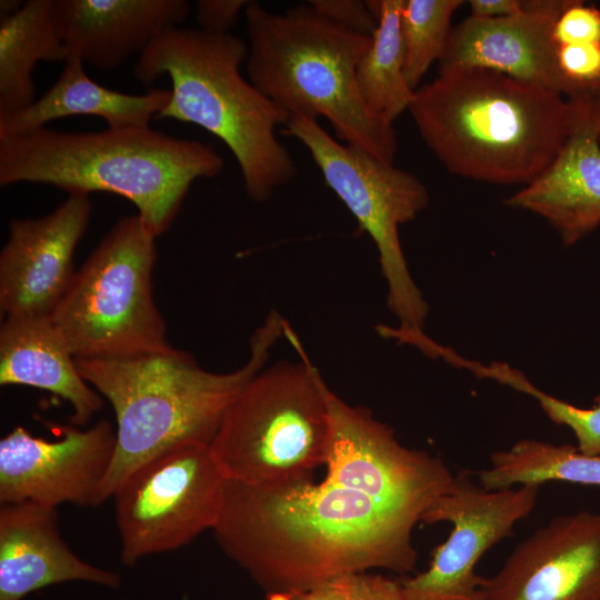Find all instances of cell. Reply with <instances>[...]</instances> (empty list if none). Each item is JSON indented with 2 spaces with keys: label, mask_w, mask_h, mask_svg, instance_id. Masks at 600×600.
<instances>
[{
  "label": "cell",
  "mask_w": 600,
  "mask_h": 600,
  "mask_svg": "<svg viewBox=\"0 0 600 600\" xmlns=\"http://www.w3.org/2000/svg\"><path fill=\"white\" fill-rule=\"evenodd\" d=\"M273 600H406L402 582L367 571L342 573Z\"/></svg>",
  "instance_id": "4316f807"
},
{
  "label": "cell",
  "mask_w": 600,
  "mask_h": 600,
  "mask_svg": "<svg viewBox=\"0 0 600 600\" xmlns=\"http://www.w3.org/2000/svg\"><path fill=\"white\" fill-rule=\"evenodd\" d=\"M83 64L79 58H67L58 80L38 100L16 112L0 114V140L70 116H96L110 129L146 127L171 99V91L166 89L142 94L108 89L91 80Z\"/></svg>",
  "instance_id": "44dd1931"
},
{
  "label": "cell",
  "mask_w": 600,
  "mask_h": 600,
  "mask_svg": "<svg viewBox=\"0 0 600 600\" xmlns=\"http://www.w3.org/2000/svg\"><path fill=\"white\" fill-rule=\"evenodd\" d=\"M249 46L231 33L173 27L140 54L134 77L143 84L171 80V99L156 119L193 123L220 139L236 158L248 196L266 201L297 173L276 130L289 114L243 79Z\"/></svg>",
  "instance_id": "5b68a950"
},
{
  "label": "cell",
  "mask_w": 600,
  "mask_h": 600,
  "mask_svg": "<svg viewBox=\"0 0 600 600\" xmlns=\"http://www.w3.org/2000/svg\"><path fill=\"white\" fill-rule=\"evenodd\" d=\"M156 236L139 214L117 221L50 314L76 359H126L171 347L152 296Z\"/></svg>",
  "instance_id": "ba28073f"
},
{
  "label": "cell",
  "mask_w": 600,
  "mask_h": 600,
  "mask_svg": "<svg viewBox=\"0 0 600 600\" xmlns=\"http://www.w3.org/2000/svg\"><path fill=\"white\" fill-rule=\"evenodd\" d=\"M189 12L184 0H53L52 4L66 60L76 57L103 70L141 54Z\"/></svg>",
  "instance_id": "ac0fdd59"
},
{
  "label": "cell",
  "mask_w": 600,
  "mask_h": 600,
  "mask_svg": "<svg viewBox=\"0 0 600 600\" xmlns=\"http://www.w3.org/2000/svg\"><path fill=\"white\" fill-rule=\"evenodd\" d=\"M227 481L209 444L181 446L139 467L112 496L122 563L132 567L212 530Z\"/></svg>",
  "instance_id": "30bf717a"
},
{
  "label": "cell",
  "mask_w": 600,
  "mask_h": 600,
  "mask_svg": "<svg viewBox=\"0 0 600 600\" xmlns=\"http://www.w3.org/2000/svg\"><path fill=\"white\" fill-rule=\"evenodd\" d=\"M568 99L572 121L561 149L504 203L540 216L570 247L600 226V99L596 92Z\"/></svg>",
  "instance_id": "e0dca14e"
},
{
  "label": "cell",
  "mask_w": 600,
  "mask_h": 600,
  "mask_svg": "<svg viewBox=\"0 0 600 600\" xmlns=\"http://www.w3.org/2000/svg\"><path fill=\"white\" fill-rule=\"evenodd\" d=\"M482 377L534 398L553 423L571 429L580 452L600 457V393L594 397V404L591 408L576 407L546 393L531 383L521 371L499 361L484 366Z\"/></svg>",
  "instance_id": "484cf974"
},
{
  "label": "cell",
  "mask_w": 600,
  "mask_h": 600,
  "mask_svg": "<svg viewBox=\"0 0 600 600\" xmlns=\"http://www.w3.org/2000/svg\"><path fill=\"white\" fill-rule=\"evenodd\" d=\"M570 0H526L520 13L469 16L456 24L439 59V71L486 69L559 93L574 96L557 62L554 24Z\"/></svg>",
  "instance_id": "2e32d148"
},
{
  "label": "cell",
  "mask_w": 600,
  "mask_h": 600,
  "mask_svg": "<svg viewBox=\"0 0 600 600\" xmlns=\"http://www.w3.org/2000/svg\"><path fill=\"white\" fill-rule=\"evenodd\" d=\"M246 21L247 71L262 94L289 117H324L344 143L393 163L396 130L366 107L357 83L371 38L336 24L309 2L278 13L249 1Z\"/></svg>",
  "instance_id": "8992f818"
},
{
  "label": "cell",
  "mask_w": 600,
  "mask_h": 600,
  "mask_svg": "<svg viewBox=\"0 0 600 600\" xmlns=\"http://www.w3.org/2000/svg\"><path fill=\"white\" fill-rule=\"evenodd\" d=\"M403 1H366L378 24L357 66L358 89L366 107L389 123L409 110L414 98L404 77L400 27Z\"/></svg>",
  "instance_id": "603a6c76"
},
{
  "label": "cell",
  "mask_w": 600,
  "mask_h": 600,
  "mask_svg": "<svg viewBox=\"0 0 600 600\" xmlns=\"http://www.w3.org/2000/svg\"><path fill=\"white\" fill-rule=\"evenodd\" d=\"M309 3L328 20L358 34L371 38L377 28L366 1L311 0Z\"/></svg>",
  "instance_id": "f546056e"
},
{
  "label": "cell",
  "mask_w": 600,
  "mask_h": 600,
  "mask_svg": "<svg viewBox=\"0 0 600 600\" xmlns=\"http://www.w3.org/2000/svg\"><path fill=\"white\" fill-rule=\"evenodd\" d=\"M283 337L301 361L280 362L253 376L210 443L227 480L276 484L312 479L313 471L326 463V382L288 322Z\"/></svg>",
  "instance_id": "52a82bcc"
},
{
  "label": "cell",
  "mask_w": 600,
  "mask_h": 600,
  "mask_svg": "<svg viewBox=\"0 0 600 600\" xmlns=\"http://www.w3.org/2000/svg\"><path fill=\"white\" fill-rule=\"evenodd\" d=\"M413 528L324 479L276 484L228 480L212 531L221 549L273 600L342 573L412 571Z\"/></svg>",
  "instance_id": "6da1fadb"
},
{
  "label": "cell",
  "mask_w": 600,
  "mask_h": 600,
  "mask_svg": "<svg viewBox=\"0 0 600 600\" xmlns=\"http://www.w3.org/2000/svg\"><path fill=\"white\" fill-rule=\"evenodd\" d=\"M486 490L561 481L600 487V457L587 456L571 444L522 439L490 454V467L478 473Z\"/></svg>",
  "instance_id": "cb8c5ba5"
},
{
  "label": "cell",
  "mask_w": 600,
  "mask_h": 600,
  "mask_svg": "<svg viewBox=\"0 0 600 600\" xmlns=\"http://www.w3.org/2000/svg\"><path fill=\"white\" fill-rule=\"evenodd\" d=\"M223 169L209 144L149 126L100 132H63L47 127L0 140V184H50L69 194L109 192L131 201L159 237L176 219L199 178Z\"/></svg>",
  "instance_id": "277c9868"
},
{
  "label": "cell",
  "mask_w": 600,
  "mask_h": 600,
  "mask_svg": "<svg viewBox=\"0 0 600 600\" xmlns=\"http://www.w3.org/2000/svg\"><path fill=\"white\" fill-rule=\"evenodd\" d=\"M462 0H404L400 27L404 49V77L412 90L434 61L441 58Z\"/></svg>",
  "instance_id": "d4e9b609"
},
{
  "label": "cell",
  "mask_w": 600,
  "mask_h": 600,
  "mask_svg": "<svg viewBox=\"0 0 600 600\" xmlns=\"http://www.w3.org/2000/svg\"><path fill=\"white\" fill-rule=\"evenodd\" d=\"M116 441L108 420L87 429L66 427L53 441L16 427L0 440V504L97 507Z\"/></svg>",
  "instance_id": "4fadbf2b"
},
{
  "label": "cell",
  "mask_w": 600,
  "mask_h": 600,
  "mask_svg": "<svg viewBox=\"0 0 600 600\" xmlns=\"http://www.w3.org/2000/svg\"><path fill=\"white\" fill-rule=\"evenodd\" d=\"M0 384L28 386L62 398L72 408L76 427L89 422L103 404L80 374L50 314L6 317L0 329Z\"/></svg>",
  "instance_id": "ffe728a7"
},
{
  "label": "cell",
  "mask_w": 600,
  "mask_h": 600,
  "mask_svg": "<svg viewBox=\"0 0 600 600\" xmlns=\"http://www.w3.org/2000/svg\"><path fill=\"white\" fill-rule=\"evenodd\" d=\"M24 2L17 0H1L0 1V16L7 17L17 12Z\"/></svg>",
  "instance_id": "d6a6232c"
},
{
  "label": "cell",
  "mask_w": 600,
  "mask_h": 600,
  "mask_svg": "<svg viewBox=\"0 0 600 600\" xmlns=\"http://www.w3.org/2000/svg\"><path fill=\"white\" fill-rule=\"evenodd\" d=\"M539 490L538 484L486 490L469 471L454 474L421 519L449 522L451 531L434 549L429 568L401 581L406 600H482L484 578L474 572L477 563L533 510Z\"/></svg>",
  "instance_id": "7c38bea8"
},
{
  "label": "cell",
  "mask_w": 600,
  "mask_h": 600,
  "mask_svg": "<svg viewBox=\"0 0 600 600\" xmlns=\"http://www.w3.org/2000/svg\"><path fill=\"white\" fill-rule=\"evenodd\" d=\"M287 321L271 312L250 339V357L224 373L200 367L172 346L126 359H76L82 378L106 398L117 421L116 450L97 507L146 462L181 446L212 442L237 396L268 360Z\"/></svg>",
  "instance_id": "3957f363"
},
{
  "label": "cell",
  "mask_w": 600,
  "mask_h": 600,
  "mask_svg": "<svg viewBox=\"0 0 600 600\" xmlns=\"http://www.w3.org/2000/svg\"><path fill=\"white\" fill-rule=\"evenodd\" d=\"M66 581L118 588L121 577L72 551L60 533L57 509L33 502L1 504L0 600H21Z\"/></svg>",
  "instance_id": "d6986e66"
},
{
  "label": "cell",
  "mask_w": 600,
  "mask_h": 600,
  "mask_svg": "<svg viewBox=\"0 0 600 600\" xmlns=\"http://www.w3.org/2000/svg\"><path fill=\"white\" fill-rule=\"evenodd\" d=\"M596 93H597V96H598V97H599V99H600V90H599L598 92H596Z\"/></svg>",
  "instance_id": "836d02e7"
},
{
  "label": "cell",
  "mask_w": 600,
  "mask_h": 600,
  "mask_svg": "<svg viewBox=\"0 0 600 600\" xmlns=\"http://www.w3.org/2000/svg\"><path fill=\"white\" fill-rule=\"evenodd\" d=\"M247 0H200L196 6L199 29L211 34H226L236 23Z\"/></svg>",
  "instance_id": "4dcf8cb0"
},
{
  "label": "cell",
  "mask_w": 600,
  "mask_h": 600,
  "mask_svg": "<svg viewBox=\"0 0 600 600\" xmlns=\"http://www.w3.org/2000/svg\"><path fill=\"white\" fill-rule=\"evenodd\" d=\"M284 127V134L306 147L326 184L356 218L360 230L373 240L388 287L387 304L399 327L423 330L429 307L411 277L399 227L428 207L424 184L393 163L337 141L317 120L290 116Z\"/></svg>",
  "instance_id": "9c48e42d"
},
{
  "label": "cell",
  "mask_w": 600,
  "mask_h": 600,
  "mask_svg": "<svg viewBox=\"0 0 600 600\" xmlns=\"http://www.w3.org/2000/svg\"><path fill=\"white\" fill-rule=\"evenodd\" d=\"M53 0H29L0 19V114L36 100L33 70L41 61H64L52 13Z\"/></svg>",
  "instance_id": "7402d4cb"
},
{
  "label": "cell",
  "mask_w": 600,
  "mask_h": 600,
  "mask_svg": "<svg viewBox=\"0 0 600 600\" xmlns=\"http://www.w3.org/2000/svg\"><path fill=\"white\" fill-rule=\"evenodd\" d=\"M557 46L600 43V10L581 0H570L553 28Z\"/></svg>",
  "instance_id": "f1b7e54d"
},
{
  "label": "cell",
  "mask_w": 600,
  "mask_h": 600,
  "mask_svg": "<svg viewBox=\"0 0 600 600\" xmlns=\"http://www.w3.org/2000/svg\"><path fill=\"white\" fill-rule=\"evenodd\" d=\"M329 439L324 480L358 492L416 526L450 488L454 474L438 457L409 449L371 411L353 407L326 383Z\"/></svg>",
  "instance_id": "8fae6325"
},
{
  "label": "cell",
  "mask_w": 600,
  "mask_h": 600,
  "mask_svg": "<svg viewBox=\"0 0 600 600\" xmlns=\"http://www.w3.org/2000/svg\"><path fill=\"white\" fill-rule=\"evenodd\" d=\"M557 62L573 97L600 90V43L557 46Z\"/></svg>",
  "instance_id": "83f0119b"
},
{
  "label": "cell",
  "mask_w": 600,
  "mask_h": 600,
  "mask_svg": "<svg viewBox=\"0 0 600 600\" xmlns=\"http://www.w3.org/2000/svg\"><path fill=\"white\" fill-rule=\"evenodd\" d=\"M409 112L418 131L452 174L527 186L561 149L571 101L486 69L439 71L420 86Z\"/></svg>",
  "instance_id": "7a4b0ae2"
},
{
  "label": "cell",
  "mask_w": 600,
  "mask_h": 600,
  "mask_svg": "<svg viewBox=\"0 0 600 600\" xmlns=\"http://www.w3.org/2000/svg\"><path fill=\"white\" fill-rule=\"evenodd\" d=\"M91 214L87 194H69L52 212L12 219L0 253L4 317L51 314L73 276V256Z\"/></svg>",
  "instance_id": "9a60e30c"
},
{
  "label": "cell",
  "mask_w": 600,
  "mask_h": 600,
  "mask_svg": "<svg viewBox=\"0 0 600 600\" xmlns=\"http://www.w3.org/2000/svg\"><path fill=\"white\" fill-rule=\"evenodd\" d=\"M470 16L476 18H501L520 13L526 0H470Z\"/></svg>",
  "instance_id": "1f68e13d"
},
{
  "label": "cell",
  "mask_w": 600,
  "mask_h": 600,
  "mask_svg": "<svg viewBox=\"0 0 600 600\" xmlns=\"http://www.w3.org/2000/svg\"><path fill=\"white\" fill-rule=\"evenodd\" d=\"M482 600H600V513L552 518L484 578Z\"/></svg>",
  "instance_id": "5bb4252c"
}]
</instances>
